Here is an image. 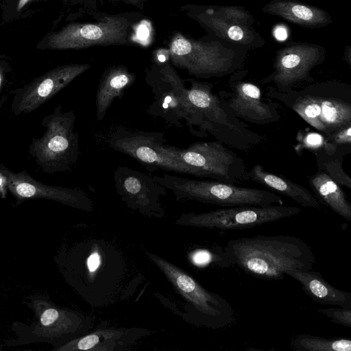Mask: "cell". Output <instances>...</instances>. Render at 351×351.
Wrapping results in <instances>:
<instances>
[{"instance_id":"obj_1","label":"cell","mask_w":351,"mask_h":351,"mask_svg":"<svg viewBox=\"0 0 351 351\" xmlns=\"http://www.w3.org/2000/svg\"><path fill=\"white\" fill-rule=\"evenodd\" d=\"M231 265L265 280H282L287 271L311 270L315 258L311 247L289 235H257L230 240L224 247Z\"/></svg>"},{"instance_id":"obj_2","label":"cell","mask_w":351,"mask_h":351,"mask_svg":"<svg viewBox=\"0 0 351 351\" xmlns=\"http://www.w3.org/2000/svg\"><path fill=\"white\" fill-rule=\"evenodd\" d=\"M184 87L191 112L189 132L197 137L211 136L216 141L238 150L248 152L265 141L264 136L253 131L235 117L213 90L214 85L193 78Z\"/></svg>"},{"instance_id":"obj_3","label":"cell","mask_w":351,"mask_h":351,"mask_svg":"<svg viewBox=\"0 0 351 351\" xmlns=\"http://www.w3.org/2000/svg\"><path fill=\"white\" fill-rule=\"evenodd\" d=\"M265 95L293 110L325 136L351 124L349 84L337 80L313 82L288 92L267 86Z\"/></svg>"},{"instance_id":"obj_4","label":"cell","mask_w":351,"mask_h":351,"mask_svg":"<svg viewBox=\"0 0 351 351\" xmlns=\"http://www.w3.org/2000/svg\"><path fill=\"white\" fill-rule=\"evenodd\" d=\"M247 49L215 38L194 40L176 34L169 44L172 64L199 78L222 77L243 69Z\"/></svg>"},{"instance_id":"obj_5","label":"cell","mask_w":351,"mask_h":351,"mask_svg":"<svg viewBox=\"0 0 351 351\" xmlns=\"http://www.w3.org/2000/svg\"><path fill=\"white\" fill-rule=\"evenodd\" d=\"M75 112L63 111L61 105L42 119L45 132L39 138H32L28 153L43 173L66 172L76 164L81 152L79 134L75 131Z\"/></svg>"},{"instance_id":"obj_6","label":"cell","mask_w":351,"mask_h":351,"mask_svg":"<svg viewBox=\"0 0 351 351\" xmlns=\"http://www.w3.org/2000/svg\"><path fill=\"white\" fill-rule=\"evenodd\" d=\"M154 178L171 191L178 202L193 200L223 207L283 204L280 195L261 189L242 187L213 180H193L169 173L154 176Z\"/></svg>"},{"instance_id":"obj_7","label":"cell","mask_w":351,"mask_h":351,"mask_svg":"<svg viewBox=\"0 0 351 351\" xmlns=\"http://www.w3.org/2000/svg\"><path fill=\"white\" fill-rule=\"evenodd\" d=\"M145 254L189 304L195 315V323L212 329L232 325L235 313L231 304L218 294L204 289L181 268L152 252Z\"/></svg>"},{"instance_id":"obj_8","label":"cell","mask_w":351,"mask_h":351,"mask_svg":"<svg viewBox=\"0 0 351 351\" xmlns=\"http://www.w3.org/2000/svg\"><path fill=\"white\" fill-rule=\"evenodd\" d=\"M164 152L193 168L199 178L231 184L249 180L243 160L216 141L197 142L185 149L165 144Z\"/></svg>"},{"instance_id":"obj_9","label":"cell","mask_w":351,"mask_h":351,"mask_svg":"<svg viewBox=\"0 0 351 351\" xmlns=\"http://www.w3.org/2000/svg\"><path fill=\"white\" fill-rule=\"evenodd\" d=\"M188 12L212 38L247 50L265 45L264 38L253 27L254 16L243 6L191 5Z\"/></svg>"},{"instance_id":"obj_10","label":"cell","mask_w":351,"mask_h":351,"mask_svg":"<svg viewBox=\"0 0 351 351\" xmlns=\"http://www.w3.org/2000/svg\"><path fill=\"white\" fill-rule=\"evenodd\" d=\"M105 141L110 148L134 158L150 171L160 169L197 177L193 168L165 153L166 139L162 132L117 125L108 133Z\"/></svg>"},{"instance_id":"obj_11","label":"cell","mask_w":351,"mask_h":351,"mask_svg":"<svg viewBox=\"0 0 351 351\" xmlns=\"http://www.w3.org/2000/svg\"><path fill=\"white\" fill-rule=\"evenodd\" d=\"M130 22L121 16H107L97 23H71L49 34L38 43L40 49H81L95 45L130 43Z\"/></svg>"},{"instance_id":"obj_12","label":"cell","mask_w":351,"mask_h":351,"mask_svg":"<svg viewBox=\"0 0 351 351\" xmlns=\"http://www.w3.org/2000/svg\"><path fill=\"white\" fill-rule=\"evenodd\" d=\"M301 211L296 206L279 204L232 206L208 213H182L175 223L220 230H243L292 217Z\"/></svg>"},{"instance_id":"obj_13","label":"cell","mask_w":351,"mask_h":351,"mask_svg":"<svg viewBox=\"0 0 351 351\" xmlns=\"http://www.w3.org/2000/svg\"><path fill=\"white\" fill-rule=\"evenodd\" d=\"M326 54V49L317 44L289 43L276 51L273 72L261 80L260 83H273L274 88L280 92L312 83L315 80L311 71L324 62Z\"/></svg>"},{"instance_id":"obj_14","label":"cell","mask_w":351,"mask_h":351,"mask_svg":"<svg viewBox=\"0 0 351 351\" xmlns=\"http://www.w3.org/2000/svg\"><path fill=\"white\" fill-rule=\"evenodd\" d=\"M145 82L154 95L147 112L176 128H182L184 121L188 128L191 112L184 93L185 82L174 69L169 64L154 65L146 72Z\"/></svg>"},{"instance_id":"obj_15","label":"cell","mask_w":351,"mask_h":351,"mask_svg":"<svg viewBox=\"0 0 351 351\" xmlns=\"http://www.w3.org/2000/svg\"><path fill=\"white\" fill-rule=\"evenodd\" d=\"M247 73L241 69L230 75L226 88L218 95L239 119L258 125L278 122L281 117L278 103L264 98L259 86L245 80Z\"/></svg>"},{"instance_id":"obj_16","label":"cell","mask_w":351,"mask_h":351,"mask_svg":"<svg viewBox=\"0 0 351 351\" xmlns=\"http://www.w3.org/2000/svg\"><path fill=\"white\" fill-rule=\"evenodd\" d=\"M117 195L127 206L147 217H166L161 198L167 189L154 176L128 167L120 166L113 174Z\"/></svg>"},{"instance_id":"obj_17","label":"cell","mask_w":351,"mask_h":351,"mask_svg":"<svg viewBox=\"0 0 351 351\" xmlns=\"http://www.w3.org/2000/svg\"><path fill=\"white\" fill-rule=\"evenodd\" d=\"M90 67L87 63L58 66L12 90V112L19 116L34 111Z\"/></svg>"},{"instance_id":"obj_18","label":"cell","mask_w":351,"mask_h":351,"mask_svg":"<svg viewBox=\"0 0 351 351\" xmlns=\"http://www.w3.org/2000/svg\"><path fill=\"white\" fill-rule=\"evenodd\" d=\"M31 307L36 316L32 332L43 339L67 342L86 335L93 324L91 317L56 306L44 299L32 300Z\"/></svg>"},{"instance_id":"obj_19","label":"cell","mask_w":351,"mask_h":351,"mask_svg":"<svg viewBox=\"0 0 351 351\" xmlns=\"http://www.w3.org/2000/svg\"><path fill=\"white\" fill-rule=\"evenodd\" d=\"M8 191L18 203L29 199H45L85 212H92L93 203L88 194L79 188L45 184L22 170L14 172L5 167Z\"/></svg>"},{"instance_id":"obj_20","label":"cell","mask_w":351,"mask_h":351,"mask_svg":"<svg viewBox=\"0 0 351 351\" xmlns=\"http://www.w3.org/2000/svg\"><path fill=\"white\" fill-rule=\"evenodd\" d=\"M155 332L143 328H98L53 349L56 351H129Z\"/></svg>"},{"instance_id":"obj_21","label":"cell","mask_w":351,"mask_h":351,"mask_svg":"<svg viewBox=\"0 0 351 351\" xmlns=\"http://www.w3.org/2000/svg\"><path fill=\"white\" fill-rule=\"evenodd\" d=\"M262 11L309 29L324 27L332 22V16L326 10L298 0H271Z\"/></svg>"},{"instance_id":"obj_22","label":"cell","mask_w":351,"mask_h":351,"mask_svg":"<svg viewBox=\"0 0 351 351\" xmlns=\"http://www.w3.org/2000/svg\"><path fill=\"white\" fill-rule=\"evenodd\" d=\"M286 275L299 282L305 293L316 302L351 308V293L332 286L319 272L313 269L291 270Z\"/></svg>"},{"instance_id":"obj_23","label":"cell","mask_w":351,"mask_h":351,"mask_svg":"<svg viewBox=\"0 0 351 351\" xmlns=\"http://www.w3.org/2000/svg\"><path fill=\"white\" fill-rule=\"evenodd\" d=\"M136 75L124 66H114L101 75L95 98L96 119H104L114 99H121L125 90L132 85Z\"/></svg>"},{"instance_id":"obj_24","label":"cell","mask_w":351,"mask_h":351,"mask_svg":"<svg viewBox=\"0 0 351 351\" xmlns=\"http://www.w3.org/2000/svg\"><path fill=\"white\" fill-rule=\"evenodd\" d=\"M249 180L285 195L304 207L319 208L318 199L305 187L287 178L267 171L259 164L248 171Z\"/></svg>"},{"instance_id":"obj_25","label":"cell","mask_w":351,"mask_h":351,"mask_svg":"<svg viewBox=\"0 0 351 351\" xmlns=\"http://www.w3.org/2000/svg\"><path fill=\"white\" fill-rule=\"evenodd\" d=\"M317 196L333 212L348 221L351 220V204L346 195L326 171L319 170L308 180Z\"/></svg>"},{"instance_id":"obj_26","label":"cell","mask_w":351,"mask_h":351,"mask_svg":"<svg viewBox=\"0 0 351 351\" xmlns=\"http://www.w3.org/2000/svg\"><path fill=\"white\" fill-rule=\"evenodd\" d=\"M291 347L298 351H350L351 339L342 337L328 339L302 334L292 339Z\"/></svg>"},{"instance_id":"obj_27","label":"cell","mask_w":351,"mask_h":351,"mask_svg":"<svg viewBox=\"0 0 351 351\" xmlns=\"http://www.w3.org/2000/svg\"><path fill=\"white\" fill-rule=\"evenodd\" d=\"M323 167L324 171H326L338 184L345 186L349 189H351V180L342 168V160H330L324 162Z\"/></svg>"},{"instance_id":"obj_28","label":"cell","mask_w":351,"mask_h":351,"mask_svg":"<svg viewBox=\"0 0 351 351\" xmlns=\"http://www.w3.org/2000/svg\"><path fill=\"white\" fill-rule=\"evenodd\" d=\"M317 312L328 317L332 322L351 328V308L343 307L318 308Z\"/></svg>"},{"instance_id":"obj_29","label":"cell","mask_w":351,"mask_h":351,"mask_svg":"<svg viewBox=\"0 0 351 351\" xmlns=\"http://www.w3.org/2000/svg\"><path fill=\"white\" fill-rule=\"evenodd\" d=\"M326 138L337 146L351 145V124L343 127L332 134L325 136Z\"/></svg>"},{"instance_id":"obj_30","label":"cell","mask_w":351,"mask_h":351,"mask_svg":"<svg viewBox=\"0 0 351 351\" xmlns=\"http://www.w3.org/2000/svg\"><path fill=\"white\" fill-rule=\"evenodd\" d=\"M12 69L5 58H0V94L5 88L8 83V75L11 73Z\"/></svg>"},{"instance_id":"obj_31","label":"cell","mask_w":351,"mask_h":351,"mask_svg":"<svg viewBox=\"0 0 351 351\" xmlns=\"http://www.w3.org/2000/svg\"><path fill=\"white\" fill-rule=\"evenodd\" d=\"M191 260L195 265H204L212 262V254L206 250H198L191 255Z\"/></svg>"},{"instance_id":"obj_32","label":"cell","mask_w":351,"mask_h":351,"mask_svg":"<svg viewBox=\"0 0 351 351\" xmlns=\"http://www.w3.org/2000/svg\"><path fill=\"white\" fill-rule=\"evenodd\" d=\"M5 166L0 163V197L2 199L7 197L8 192V178L5 173Z\"/></svg>"},{"instance_id":"obj_33","label":"cell","mask_w":351,"mask_h":351,"mask_svg":"<svg viewBox=\"0 0 351 351\" xmlns=\"http://www.w3.org/2000/svg\"><path fill=\"white\" fill-rule=\"evenodd\" d=\"M34 0H10L12 11L15 13L21 12L25 6L29 5Z\"/></svg>"},{"instance_id":"obj_34","label":"cell","mask_w":351,"mask_h":351,"mask_svg":"<svg viewBox=\"0 0 351 351\" xmlns=\"http://www.w3.org/2000/svg\"><path fill=\"white\" fill-rule=\"evenodd\" d=\"M275 33L276 37L278 40H283L287 36L286 30L282 27L278 28Z\"/></svg>"},{"instance_id":"obj_35","label":"cell","mask_w":351,"mask_h":351,"mask_svg":"<svg viewBox=\"0 0 351 351\" xmlns=\"http://www.w3.org/2000/svg\"><path fill=\"white\" fill-rule=\"evenodd\" d=\"M344 56H345L346 61L347 62L348 65L350 66H351V47H350V46H347L346 47Z\"/></svg>"},{"instance_id":"obj_36","label":"cell","mask_w":351,"mask_h":351,"mask_svg":"<svg viewBox=\"0 0 351 351\" xmlns=\"http://www.w3.org/2000/svg\"><path fill=\"white\" fill-rule=\"evenodd\" d=\"M130 1L132 2L133 3H136V1L139 0H129Z\"/></svg>"}]
</instances>
